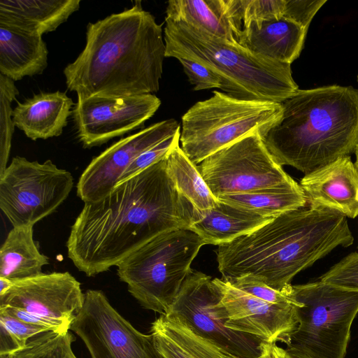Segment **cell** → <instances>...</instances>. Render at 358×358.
<instances>
[{
  "mask_svg": "<svg viewBox=\"0 0 358 358\" xmlns=\"http://www.w3.org/2000/svg\"><path fill=\"white\" fill-rule=\"evenodd\" d=\"M199 210L178 191L166 158L85 203L66 243L75 266L91 277L105 272L156 236L189 229Z\"/></svg>",
  "mask_w": 358,
  "mask_h": 358,
  "instance_id": "cell-1",
  "label": "cell"
},
{
  "mask_svg": "<svg viewBox=\"0 0 358 358\" xmlns=\"http://www.w3.org/2000/svg\"><path fill=\"white\" fill-rule=\"evenodd\" d=\"M353 242L345 215L308 203L218 246V269L223 280L246 278L282 291L297 273Z\"/></svg>",
  "mask_w": 358,
  "mask_h": 358,
  "instance_id": "cell-2",
  "label": "cell"
},
{
  "mask_svg": "<svg viewBox=\"0 0 358 358\" xmlns=\"http://www.w3.org/2000/svg\"><path fill=\"white\" fill-rule=\"evenodd\" d=\"M166 57L162 24L141 1L87 27L86 44L64 69L77 96L152 94L159 89Z\"/></svg>",
  "mask_w": 358,
  "mask_h": 358,
  "instance_id": "cell-3",
  "label": "cell"
},
{
  "mask_svg": "<svg viewBox=\"0 0 358 358\" xmlns=\"http://www.w3.org/2000/svg\"><path fill=\"white\" fill-rule=\"evenodd\" d=\"M281 118L261 134L275 161L305 175L349 156L358 144V90L327 85L299 90Z\"/></svg>",
  "mask_w": 358,
  "mask_h": 358,
  "instance_id": "cell-4",
  "label": "cell"
},
{
  "mask_svg": "<svg viewBox=\"0 0 358 358\" xmlns=\"http://www.w3.org/2000/svg\"><path fill=\"white\" fill-rule=\"evenodd\" d=\"M166 57L197 62L222 80L221 90L238 99L282 103L299 89L291 64L255 54L238 43L183 22L165 18Z\"/></svg>",
  "mask_w": 358,
  "mask_h": 358,
  "instance_id": "cell-5",
  "label": "cell"
},
{
  "mask_svg": "<svg viewBox=\"0 0 358 358\" xmlns=\"http://www.w3.org/2000/svg\"><path fill=\"white\" fill-rule=\"evenodd\" d=\"M203 245L200 236L189 229L163 232L120 262L117 275L143 308L164 315Z\"/></svg>",
  "mask_w": 358,
  "mask_h": 358,
  "instance_id": "cell-6",
  "label": "cell"
},
{
  "mask_svg": "<svg viewBox=\"0 0 358 358\" xmlns=\"http://www.w3.org/2000/svg\"><path fill=\"white\" fill-rule=\"evenodd\" d=\"M213 94L182 117L180 148L196 165L248 135L262 134L282 114L280 103L241 100L218 91Z\"/></svg>",
  "mask_w": 358,
  "mask_h": 358,
  "instance_id": "cell-7",
  "label": "cell"
},
{
  "mask_svg": "<svg viewBox=\"0 0 358 358\" xmlns=\"http://www.w3.org/2000/svg\"><path fill=\"white\" fill-rule=\"evenodd\" d=\"M298 325L287 350L305 358H344L358 313V292L320 280L292 286Z\"/></svg>",
  "mask_w": 358,
  "mask_h": 358,
  "instance_id": "cell-8",
  "label": "cell"
},
{
  "mask_svg": "<svg viewBox=\"0 0 358 358\" xmlns=\"http://www.w3.org/2000/svg\"><path fill=\"white\" fill-rule=\"evenodd\" d=\"M73 186L71 173L50 159L16 156L0 175V208L13 227L34 226L56 211Z\"/></svg>",
  "mask_w": 358,
  "mask_h": 358,
  "instance_id": "cell-9",
  "label": "cell"
},
{
  "mask_svg": "<svg viewBox=\"0 0 358 358\" xmlns=\"http://www.w3.org/2000/svg\"><path fill=\"white\" fill-rule=\"evenodd\" d=\"M198 169L213 195L296 188L256 131L203 160Z\"/></svg>",
  "mask_w": 358,
  "mask_h": 358,
  "instance_id": "cell-10",
  "label": "cell"
},
{
  "mask_svg": "<svg viewBox=\"0 0 358 358\" xmlns=\"http://www.w3.org/2000/svg\"><path fill=\"white\" fill-rule=\"evenodd\" d=\"M164 316L182 323L225 354L238 358L261 355L264 341L227 327V313L220 289L213 279L202 272L191 270Z\"/></svg>",
  "mask_w": 358,
  "mask_h": 358,
  "instance_id": "cell-11",
  "label": "cell"
},
{
  "mask_svg": "<svg viewBox=\"0 0 358 358\" xmlns=\"http://www.w3.org/2000/svg\"><path fill=\"white\" fill-rule=\"evenodd\" d=\"M83 306L71 329L84 342L91 358H162L152 336L124 319L98 289L85 293Z\"/></svg>",
  "mask_w": 358,
  "mask_h": 358,
  "instance_id": "cell-12",
  "label": "cell"
},
{
  "mask_svg": "<svg viewBox=\"0 0 358 358\" xmlns=\"http://www.w3.org/2000/svg\"><path fill=\"white\" fill-rule=\"evenodd\" d=\"M160 105L153 94L77 96L72 115L80 141L90 148L142 126Z\"/></svg>",
  "mask_w": 358,
  "mask_h": 358,
  "instance_id": "cell-13",
  "label": "cell"
},
{
  "mask_svg": "<svg viewBox=\"0 0 358 358\" xmlns=\"http://www.w3.org/2000/svg\"><path fill=\"white\" fill-rule=\"evenodd\" d=\"M180 130L175 119L157 122L115 142L92 159L77 183V195L85 203L108 194L134 159Z\"/></svg>",
  "mask_w": 358,
  "mask_h": 358,
  "instance_id": "cell-14",
  "label": "cell"
},
{
  "mask_svg": "<svg viewBox=\"0 0 358 358\" xmlns=\"http://www.w3.org/2000/svg\"><path fill=\"white\" fill-rule=\"evenodd\" d=\"M227 313V327L266 343H288L298 325L296 305L274 304L258 299L222 279L215 278Z\"/></svg>",
  "mask_w": 358,
  "mask_h": 358,
  "instance_id": "cell-15",
  "label": "cell"
},
{
  "mask_svg": "<svg viewBox=\"0 0 358 358\" xmlns=\"http://www.w3.org/2000/svg\"><path fill=\"white\" fill-rule=\"evenodd\" d=\"M80 283L69 272L41 273L13 281L0 295V306H11L72 324L83 306Z\"/></svg>",
  "mask_w": 358,
  "mask_h": 358,
  "instance_id": "cell-16",
  "label": "cell"
},
{
  "mask_svg": "<svg viewBox=\"0 0 358 358\" xmlns=\"http://www.w3.org/2000/svg\"><path fill=\"white\" fill-rule=\"evenodd\" d=\"M299 185L308 203L358 216V173L350 156L306 174Z\"/></svg>",
  "mask_w": 358,
  "mask_h": 358,
  "instance_id": "cell-17",
  "label": "cell"
},
{
  "mask_svg": "<svg viewBox=\"0 0 358 358\" xmlns=\"http://www.w3.org/2000/svg\"><path fill=\"white\" fill-rule=\"evenodd\" d=\"M307 31L297 23L282 17L250 22L237 36V42L252 52L291 64L303 48Z\"/></svg>",
  "mask_w": 358,
  "mask_h": 358,
  "instance_id": "cell-18",
  "label": "cell"
},
{
  "mask_svg": "<svg viewBox=\"0 0 358 358\" xmlns=\"http://www.w3.org/2000/svg\"><path fill=\"white\" fill-rule=\"evenodd\" d=\"M42 36L0 22V73L13 81L41 74L48 66Z\"/></svg>",
  "mask_w": 358,
  "mask_h": 358,
  "instance_id": "cell-19",
  "label": "cell"
},
{
  "mask_svg": "<svg viewBox=\"0 0 358 358\" xmlns=\"http://www.w3.org/2000/svg\"><path fill=\"white\" fill-rule=\"evenodd\" d=\"M73 105L65 92H41L18 103L13 110V120L31 140L59 136L67 124Z\"/></svg>",
  "mask_w": 358,
  "mask_h": 358,
  "instance_id": "cell-20",
  "label": "cell"
},
{
  "mask_svg": "<svg viewBox=\"0 0 358 358\" xmlns=\"http://www.w3.org/2000/svg\"><path fill=\"white\" fill-rule=\"evenodd\" d=\"M273 218L218 200L213 208L199 210V218L189 229L199 236L205 245L220 246L252 232Z\"/></svg>",
  "mask_w": 358,
  "mask_h": 358,
  "instance_id": "cell-21",
  "label": "cell"
},
{
  "mask_svg": "<svg viewBox=\"0 0 358 358\" xmlns=\"http://www.w3.org/2000/svg\"><path fill=\"white\" fill-rule=\"evenodd\" d=\"M80 0H1L0 22L40 35L53 31L79 9Z\"/></svg>",
  "mask_w": 358,
  "mask_h": 358,
  "instance_id": "cell-22",
  "label": "cell"
},
{
  "mask_svg": "<svg viewBox=\"0 0 358 358\" xmlns=\"http://www.w3.org/2000/svg\"><path fill=\"white\" fill-rule=\"evenodd\" d=\"M49 259L34 239V226L13 227L0 248V277L17 281L38 275Z\"/></svg>",
  "mask_w": 358,
  "mask_h": 358,
  "instance_id": "cell-23",
  "label": "cell"
},
{
  "mask_svg": "<svg viewBox=\"0 0 358 358\" xmlns=\"http://www.w3.org/2000/svg\"><path fill=\"white\" fill-rule=\"evenodd\" d=\"M151 334L162 358H224L213 343L163 315L152 323Z\"/></svg>",
  "mask_w": 358,
  "mask_h": 358,
  "instance_id": "cell-24",
  "label": "cell"
},
{
  "mask_svg": "<svg viewBox=\"0 0 358 358\" xmlns=\"http://www.w3.org/2000/svg\"><path fill=\"white\" fill-rule=\"evenodd\" d=\"M165 18L187 23L219 38L238 43L227 15L224 0H171Z\"/></svg>",
  "mask_w": 358,
  "mask_h": 358,
  "instance_id": "cell-25",
  "label": "cell"
},
{
  "mask_svg": "<svg viewBox=\"0 0 358 358\" xmlns=\"http://www.w3.org/2000/svg\"><path fill=\"white\" fill-rule=\"evenodd\" d=\"M168 172L178 191L197 210L215 207L218 199L203 180L198 166L187 157L177 143L166 157Z\"/></svg>",
  "mask_w": 358,
  "mask_h": 358,
  "instance_id": "cell-26",
  "label": "cell"
},
{
  "mask_svg": "<svg viewBox=\"0 0 358 358\" xmlns=\"http://www.w3.org/2000/svg\"><path fill=\"white\" fill-rule=\"evenodd\" d=\"M217 199L231 206L271 217H276L308 204L301 186L296 188L225 194L219 196Z\"/></svg>",
  "mask_w": 358,
  "mask_h": 358,
  "instance_id": "cell-27",
  "label": "cell"
},
{
  "mask_svg": "<svg viewBox=\"0 0 358 358\" xmlns=\"http://www.w3.org/2000/svg\"><path fill=\"white\" fill-rule=\"evenodd\" d=\"M227 15L238 34L250 22H260L282 17L286 0H224Z\"/></svg>",
  "mask_w": 358,
  "mask_h": 358,
  "instance_id": "cell-28",
  "label": "cell"
},
{
  "mask_svg": "<svg viewBox=\"0 0 358 358\" xmlns=\"http://www.w3.org/2000/svg\"><path fill=\"white\" fill-rule=\"evenodd\" d=\"M75 337L68 331H50L36 336L15 353L1 358H78L71 345Z\"/></svg>",
  "mask_w": 358,
  "mask_h": 358,
  "instance_id": "cell-29",
  "label": "cell"
},
{
  "mask_svg": "<svg viewBox=\"0 0 358 358\" xmlns=\"http://www.w3.org/2000/svg\"><path fill=\"white\" fill-rule=\"evenodd\" d=\"M15 81L0 73V175L6 169L11 148L15 124L11 103L19 94Z\"/></svg>",
  "mask_w": 358,
  "mask_h": 358,
  "instance_id": "cell-30",
  "label": "cell"
},
{
  "mask_svg": "<svg viewBox=\"0 0 358 358\" xmlns=\"http://www.w3.org/2000/svg\"><path fill=\"white\" fill-rule=\"evenodd\" d=\"M320 281L345 290L358 292V252H351L331 266Z\"/></svg>",
  "mask_w": 358,
  "mask_h": 358,
  "instance_id": "cell-31",
  "label": "cell"
},
{
  "mask_svg": "<svg viewBox=\"0 0 358 358\" xmlns=\"http://www.w3.org/2000/svg\"><path fill=\"white\" fill-rule=\"evenodd\" d=\"M180 130L138 155L123 173L117 184L141 173L165 159L172 148L180 141Z\"/></svg>",
  "mask_w": 358,
  "mask_h": 358,
  "instance_id": "cell-32",
  "label": "cell"
},
{
  "mask_svg": "<svg viewBox=\"0 0 358 358\" xmlns=\"http://www.w3.org/2000/svg\"><path fill=\"white\" fill-rule=\"evenodd\" d=\"M229 282L235 287L271 303H292L299 306V303L292 295V285L287 289L280 291L260 281L246 278L236 279Z\"/></svg>",
  "mask_w": 358,
  "mask_h": 358,
  "instance_id": "cell-33",
  "label": "cell"
},
{
  "mask_svg": "<svg viewBox=\"0 0 358 358\" xmlns=\"http://www.w3.org/2000/svg\"><path fill=\"white\" fill-rule=\"evenodd\" d=\"M178 59L182 64L189 83L194 86V90L221 89L222 80L213 71L197 62L183 58Z\"/></svg>",
  "mask_w": 358,
  "mask_h": 358,
  "instance_id": "cell-34",
  "label": "cell"
},
{
  "mask_svg": "<svg viewBox=\"0 0 358 358\" xmlns=\"http://www.w3.org/2000/svg\"><path fill=\"white\" fill-rule=\"evenodd\" d=\"M327 0H286L282 17L290 20L308 31L310 23Z\"/></svg>",
  "mask_w": 358,
  "mask_h": 358,
  "instance_id": "cell-35",
  "label": "cell"
},
{
  "mask_svg": "<svg viewBox=\"0 0 358 358\" xmlns=\"http://www.w3.org/2000/svg\"><path fill=\"white\" fill-rule=\"evenodd\" d=\"M0 323L11 333L22 348L30 338L51 331L45 327L24 322L3 312H0Z\"/></svg>",
  "mask_w": 358,
  "mask_h": 358,
  "instance_id": "cell-36",
  "label": "cell"
},
{
  "mask_svg": "<svg viewBox=\"0 0 358 358\" xmlns=\"http://www.w3.org/2000/svg\"><path fill=\"white\" fill-rule=\"evenodd\" d=\"M0 312H3L27 323L48 327L53 331L63 333L71 329V324L65 322L44 317L15 307L0 306Z\"/></svg>",
  "mask_w": 358,
  "mask_h": 358,
  "instance_id": "cell-37",
  "label": "cell"
},
{
  "mask_svg": "<svg viewBox=\"0 0 358 358\" xmlns=\"http://www.w3.org/2000/svg\"><path fill=\"white\" fill-rule=\"evenodd\" d=\"M22 349L18 342L6 327L0 323V355L6 357Z\"/></svg>",
  "mask_w": 358,
  "mask_h": 358,
  "instance_id": "cell-38",
  "label": "cell"
},
{
  "mask_svg": "<svg viewBox=\"0 0 358 358\" xmlns=\"http://www.w3.org/2000/svg\"><path fill=\"white\" fill-rule=\"evenodd\" d=\"M262 358H291L286 349L276 345V343L262 342L261 345Z\"/></svg>",
  "mask_w": 358,
  "mask_h": 358,
  "instance_id": "cell-39",
  "label": "cell"
},
{
  "mask_svg": "<svg viewBox=\"0 0 358 358\" xmlns=\"http://www.w3.org/2000/svg\"><path fill=\"white\" fill-rule=\"evenodd\" d=\"M13 281L0 277V295L3 294L6 292L13 285Z\"/></svg>",
  "mask_w": 358,
  "mask_h": 358,
  "instance_id": "cell-40",
  "label": "cell"
},
{
  "mask_svg": "<svg viewBox=\"0 0 358 358\" xmlns=\"http://www.w3.org/2000/svg\"><path fill=\"white\" fill-rule=\"evenodd\" d=\"M355 162L354 163L355 168L358 173V144L356 146V148L355 150Z\"/></svg>",
  "mask_w": 358,
  "mask_h": 358,
  "instance_id": "cell-41",
  "label": "cell"
},
{
  "mask_svg": "<svg viewBox=\"0 0 358 358\" xmlns=\"http://www.w3.org/2000/svg\"><path fill=\"white\" fill-rule=\"evenodd\" d=\"M287 352L289 353V356L291 358H305L302 356H300L297 354H295V353H293V352Z\"/></svg>",
  "mask_w": 358,
  "mask_h": 358,
  "instance_id": "cell-42",
  "label": "cell"
},
{
  "mask_svg": "<svg viewBox=\"0 0 358 358\" xmlns=\"http://www.w3.org/2000/svg\"><path fill=\"white\" fill-rule=\"evenodd\" d=\"M224 358H238V357H234V356L229 355V354H225L224 355ZM256 358H262V357H261V356H259V357H256Z\"/></svg>",
  "mask_w": 358,
  "mask_h": 358,
  "instance_id": "cell-43",
  "label": "cell"
},
{
  "mask_svg": "<svg viewBox=\"0 0 358 358\" xmlns=\"http://www.w3.org/2000/svg\"><path fill=\"white\" fill-rule=\"evenodd\" d=\"M357 81H358V76H357Z\"/></svg>",
  "mask_w": 358,
  "mask_h": 358,
  "instance_id": "cell-44",
  "label": "cell"
}]
</instances>
